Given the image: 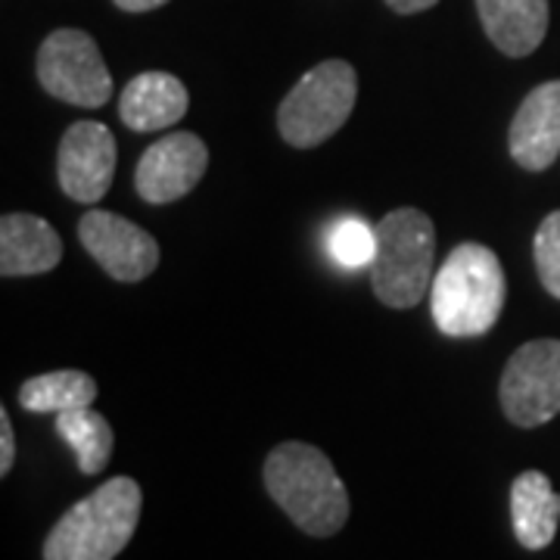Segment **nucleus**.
Wrapping results in <instances>:
<instances>
[{"mask_svg":"<svg viewBox=\"0 0 560 560\" xmlns=\"http://www.w3.org/2000/svg\"><path fill=\"white\" fill-rule=\"evenodd\" d=\"M265 489L302 533L327 539L349 521V492L330 458L308 442H280L265 458Z\"/></svg>","mask_w":560,"mask_h":560,"instance_id":"nucleus-1","label":"nucleus"},{"mask_svg":"<svg viewBox=\"0 0 560 560\" xmlns=\"http://www.w3.org/2000/svg\"><path fill=\"white\" fill-rule=\"evenodd\" d=\"M508 300L499 256L482 243H460L430 287V312L445 337L467 340L495 327Z\"/></svg>","mask_w":560,"mask_h":560,"instance_id":"nucleus-2","label":"nucleus"},{"mask_svg":"<svg viewBox=\"0 0 560 560\" xmlns=\"http://www.w3.org/2000/svg\"><path fill=\"white\" fill-rule=\"evenodd\" d=\"M143 492L131 477H113L72 504L44 539V560H116L140 523Z\"/></svg>","mask_w":560,"mask_h":560,"instance_id":"nucleus-3","label":"nucleus"},{"mask_svg":"<svg viewBox=\"0 0 560 560\" xmlns=\"http://www.w3.org/2000/svg\"><path fill=\"white\" fill-rule=\"evenodd\" d=\"M371 283L383 305L415 308L433 287L436 228L420 209H393L381 219Z\"/></svg>","mask_w":560,"mask_h":560,"instance_id":"nucleus-4","label":"nucleus"},{"mask_svg":"<svg viewBox=\"0 0 560 560\" xmlns=\"http://www.w3.org/2000/svg\"><path fill=\"white\" fill-rule=\"evenodd\" d=\"M355 97H359V75L349 62H318L280 103V138L300 150L318 147L346 125L355 109Z\"/></svg>","mask_w":560,"mask_h":560,"instance_id":"nucleus-5","label":"nucleus"},{"mask_svg":"<svg viewBox=\"0 0 560 560\" xmlns=\"http://www.w3.org/2000/svg\"><path fill=\"white\" fill-rule=\"evenodd\" d=\"M40 88L62 103L97 109L113 97V75L97 40L81 28L50 32L35 60Z\"/></svg>","mask_w":560,"mask_h":560,"instance_id":"nucleus-6","label":"nucleus"},{"mask_svg":"<svg viewBox=\"0 0 560 560\" xmlns=\"http://www.w3.org/2000/svg\"><path fill=\"white\" fill-rule=\"evenodd\" d=\"M499 399L504 418L533 430L560 415V340L521 346L501 374Z\"/></svg>","mask_w":560,"mask_h":560,"instance_id":"nucleus-7","label":"nucleus"},{"mask_svg":"<svg viewBox=\"0 0 560 560\" xmlns=\"http://www.w3.org/2000/svg\"><path fill=\"white\" fill-rule=\"evenodd\" d=\"M81 246L103 271L121 283H138L150 278L160 265V243L153 241L135 221L116 212L91 209L79 221Z\"/></svg>","mask_w":560,"mask_h":560,"instance_id":"nucleus-8","label":"nucleus"},{"mask_svg":"<svg viewBox=\"0 0 560 560\" xmlns=\"http://www.w3.org/2000/svg\"><path fill=\"white\" fill-rule=\"evenodd\" d=\"M209 168V150L197 135L175 131L143 150L135 172V190L150 206H165L187 197Z\"/></svg>","mask_w":560,"mask_h":560,"instance_id":"nucleus-9","label":"nucleus"},{"mask_svg":"<svg viewBox=\"0 0 560 560\" xmlns=\"http://www.w3.org/2000/svg\"><path fill=\"white\" fill-rule=\"evenodd\" d=\"M116 175V138L103 121H75L60 140L57 178L69 200L94 206Z\"/></svg>","mask_w":560,"mask_h":560,"instance_id":"nucleus-10","label":"nucleus"},{"mask_svg":"<svg viewBox=\"0 0 560 560\" xmlns=\"http://www.w3.org/2000/svg\"><path fill=\"white\" fill-rule=\"evenodd\" d=\"M508 150L526 172H545L560 156V79L533 88L508 131Z\"/></svg>","mask_w":560,"mask_h":560,"instance_id":"nucleus-11","label":"nucleus"},{"mask_svg":"<svg viewBox=\"0 0 560 560\" xmlns=\"http://www.w3.org/2000/svg\"><path fill=\"white\" fill-rule=\"evenodd\" d=\"M62 241L50 221L28 212H7L0 221V275L28 278L57 268Z\"/></svg>","mask_w":560,"mask_h":560,"instance_id":"nucleus-12","label":"nucleus"},{"mask_svg":"<svg viewBox=\"0 0 560 560\" xmlns=\"http://www.w3.org/2000/svg\"><path fill=\"white\" fill-rule=\"evenodd\" d=\"M187 106L190 94L172 72H140L121 91L119 116L131 131L147 135L178 125L187 116Z\"/></svg>","mask_w":560,"mask_h":560,"instance_id":"nucleus-13","label":"nucleus"},{"mask_svg":"<svg viewBox=\"0 0 560 560\" xmlns=\"http://www.w3.org/2000/svg\"><path fill=\"white\" fill-rule=\"evenodd\" d=\"M482 28L504 57H529L548 32V0H477Z\"/></svg>","mask_w":560,"mask_h":560,"instance_id":"nucleus-14","label":"nucleus"},{"mask_svg":"<svg viewBox=\"0 0 560 560\" xmlns=\"http://www.w3.org/2000/svg\"><path fill=\"white\" fill-rule=\"evenodd\" d=\"M511 523L526 551H541L558 536L560 495L541 470H523L511 486Z\"/></svg>","mask_w":560,"mask_h":560,"instance_id":"nucleus-15","label":"nucleus"},{"mask_svg":"<svg viewBox=\"0 0 560 560\" xmlns=\"http://www.w3.org/2000/svg\"><path fill=\"white\" fill-rule=\"evenodd\" d=\"M97 399V383L84 371H50L22 383L20 405L35 415H60L91 408Z\"/></svg>","mask_w":560,"mask_h":560,"instance_id":"nucleus-16","label":"nucleus"},{"mask_svg":"<svg viewBox=\"0 0 560 560\" xmlns=\"http://www.w3.org/2000/svg\"><path fill=\"white\" fill-rule=\"evenodd\" d=\"M57 433L72 445V452L79 458V470L84 477L101 474L103 467L109 464V458H113V445H116L113 427L94 408L60 411L57 415Z\"/></svg>","mask_w":560,"mask_h":560,"instance_id":"nucleus-17","label":"nucleus"},{"mask_svg":"<svg viewBox=\"0 0 560 560\" xmlns=\"http://www.w3.org/2000/svg\"><path fill=\"white\" fill-rule=\"evenodd\" d=\"M330 253L346 268L371 265L377 253V231L361 219H342L330 234Z\"/></svg>","mask_w":560,"mask_h":560,"instance_id":"nucleus-18","label":"nucleus"},{"mask_svg":"<svg viewBox=\"0 0 560 560\" xmlns=\"http://www.w3.org/2000/svg\"><path fill=\"white\" fill-rule=\"evenodd\" d=\"M533 256H536V271H539L541 287L560 300V209L545 215L533 241Z\"/></svg>","mask_w":560,"mask_h":560,"instance_id":"nucleus-19","label":"nucleus"},{"mask_svg":"<svg viewBox=\"0 0 560 560\" xmlns=\"http://www.w3.org/2000/svg\"><path fill=\"white\" fill-rule=\"evenodd\" d=\"M16 460V436H13V423L7 408H0V477H7L13 470Z\"/></svg>","mask_w":560,"mask_h":560,"instance_id":"nucleus-20","label":"nucleus"},{"mask_svg":"<svg viewBox=\"0 0 560 560\" xmlns=\"http://www.w3.org/2000/svg\"><path fill=\"white\" fill-rule=\"evenodd\" d=\"M440 0H386V7H393L401 16H415V13H423L430 7H436Z\"/></svg>","mask_w":560,"mask_h":560,"instance_id":"nucleus-21","label":"nucleus"},{"mask_svg":"<svg viewBox=\"0 0 560 560\" xmlns=\"http://www.w3.org/2000/svg\"><path fill=\"white\" fill-rule=\"evenodd\" d=\"M119 10L125 13H150V10H156L162 3H168V0H113Z\"/></svg>","mask_w":560,"mask_h":560,"instance_id":"nucleus-22","label":"nucleus"}]
</instances>
